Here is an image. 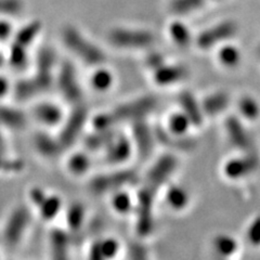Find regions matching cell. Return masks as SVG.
Segmentation results:
<instances>
[{"mask_svg": "<svg viewBox=\"0 0 260 260\" xmlns=\"http://www.w3.org/2000/svg\"><path fill=\"white\" fill-rule=\"evenodd\" d=\"M155 137H156V141H159L161 144L172 146L173 149H177L180 151L191 150L194 146L193 141L190 140L189 138H185L184 136L180 137V136L173 135L172 133L166 132L165 129H161V128H158L157 132L155 130Z\"/></svg>", "mask_w": 260, "mask_h": 260, "instance_id": "d4e9b609", "label": "cell"}, {"mask_svg": "<svg viewBox=\"0 0 260 260\" xmlns=\"http://www.w3.org/2000/svg\"><path fill=\"white\" fill-rule=\"evenodd\" d=\"M259 159L253 152H247L242 157L232 158L224 165L223 172L228 178L240 179L250 175L257 169Z\"/></svg>", "mask_w": 260, "mask_h": 260, "instance_id": "5bb4252c", "label": "cell"}, {"mask_svg": "<svg viewBox=\"0 0 260 260\" xmlns=\"http://www.w3.org/2000/svg\"><path fill=\"white\" fill-rule=\"evenodd\" d=\"M63 43L73 54L90 67H101L107 60V55L100 47L85 37L73 26L65 27L62 31Z\"/></svg>", "mask_w": 260, "mask_h": 260, "instance_id": "7a4b0ae2", "label": "cell"}, {"mask_svg": "<svg viewBox=\"0 0 260 260\" xmlns=\"http://www.w3.org/2000/svg\"><path fill=\"white\" fill-rule=\"evenodd\" d=\"M166 202L174 210H182L190 202L189 193L179 185H172L166 192Z\"/></svg>", "mask_w": 260, "mask_h": 260, "instance_id": "83f0119b", "label": "cell"}, {"mask_svg": "<svg viewBox=\"0 0 260 260\" xmlns=\"http://www.w3.org/2000/svg\"><path fill=\"white\" fill-rule=\"evenodd\" d=\"M88 110L83 103L74 105L69 116L65 118L61 127V132L58 135L60 142L64 149H68L74 144L87 124Z\"/></svg>", "mask_w": 260, "mask_h": 260, "instance_id": "52a82bcc", "label": "cell"}, {"mask_svg": "<svg viewBox=\"0 0 260 260\" xmlns=\"http://www.w3.org/2000/svg\"><path fill=\"white\" fill-rule=\"evenodd\" d=\"M30 210L25 205H19L10 211L0 231V238L7 246L15 247L22 242L30 224Z\"/></svg>", "mask_w": 260, "mask_h": 260, "instance_id": "3957f363", "label": "cell"}, {"mask_svg": "<svg viewBox=\"0 0 260 260\" xmlns=\"http://www.w3.org/2000/svg\"><path fill=\"white\" fill-rule=\"evenodd\" d=\"M134 149L139 153L142 158L151 155L156 142L155 132L146 123L145 119L137 120L133 123V140Z\"/></svg>", "mask_w": 260, "mask_h": 260, "instance_id": "8fae6325", "label": "cell"}, {"mask_svg": "<svg viewBox=\"0 0 260 260\" xmlns=\"http://www.w3.org/2000/svg\"><path fill=\"white\" fill-rule=\"evenodd\" d=\"M56 85L65 101L74 105L81 103L84 94L83 89H81L76 70L72 63L65 62L62 64L58 77H56Z\"/></svg>", "mask_w": 260, "mask_h": 260, "instance_id": "ba28073f", "label": "cell"}, {"mask_svg": "<svg viewBox=\"0 0 260 260\" xmlns=\"http://www.w3.org/2000/svg\"><path fill=\"white\" fill-rule=\"evenodd\" d=\"M158 192L142 184L135 202L136 229L140 237H149L154 229V203Z\"/></svg>", "mask_w": 260, "mask_h": 260, "instance_id": "277c9868", "label": "cell"}, {"mask_svg": "<svg viewBox=\"0 0 260 260\" xmlns=\"http://www.w3.org/2000/svg\"><path fill=\"white\" fill-rule=\"evenodd\" d=\"M111 203L113 209L120 215L129 214L130 211L135 209V202L133 198L126 191H123V189L114 192Z\"/></svg>", "mask_w": 260, "mask_h": 260, "instance_id": "d590c367", "label": "cell"}, {"mask_svg": "<svg viewBox=\"0 0 260 260\" xmlns=\"http://www.w3.org/2000/svg\"><path fill=\"white\" fill-rule=\"evenodd\" d=\"M134 150V144L132 140L124 135H118L114 138V140L105 149L104 152V161L110 165H120L126 162Z\"/></svg>", "mask_w": 260, "mask_h": 260, "instance_id": "7c38bea8", "label": "cell"}, {"mask_svg": "<svg viewBox=\"0 0 260 260\" xmlns=\"http://www.w3.org/2000/svg\"><path fill=\"white\" fill-rule=\"evenodd\" d=\"M70 234L60 228L50 231L49 234V248L53 259H67L69 258L70 250Z\"/></svg>", "mask_w": 260, "mask_h": 260, "instance_id": "ffe728a7", "label": "cell"}, {"mask_svg": "<svg viewBox=\"0 0 260 260\" xmlns=\"http://www.w3.org/2000/svg\"><path fill=\"white\" fill-rule=\"evenodd\" d=\"M23 0H0V18H12L23 12Z\"/></svg>", "mask_w": 260, "mask_h": 260, "instance_id": "ab89813d", "label": "cell"}, {"mask_svg": "<svg viewBox=\"0 0 260 260\" xmlns=\"http://www.w3.org/2000/svg\"><path fill=\"white\" fill-rule=\"evenodd\" d=\"M247 238L253 245H260V217L251 222L247 230Z\"/></svg>", "mask_w": 260, "mask_h": 260, "instance_id": "7bdbcfd3", "label": "cell"}, {"mask_svg": "<svg viewBox=\"0 0 260 260\" xmlns=\"http://www.w3.org/2000/svg\"><path fill=\"white\" fill-rule=\"evenodd\" d=\"M86 211L85 207L80 203H73L67 210V223L72 232H77L83 226L85 221Z\"/></svg>", "mask_w": 260, "mask_h": 260, "instance_id": "e575fe53", "label": "cell"}, {"mask_svg": "<svg viewBox=\"0 0 260 260\" xmlns=\"http://www.w3.org/2000/svg\"><path fill=\"white\" fill-rule=\"evenodd\" d=\"M90 84L93 90L105 92L112 88L114 84V76L109 70L98 67L90 77Z\"/></svg>", "mask_w": 260, "mask_h": 260, "instance_id": "d6a6232c", "label": "cell"}, {"mask_svg": "<svg viewBox=\"0 0 260 260\" xmlns=\"http://www.w3.org/2000/svg\"><path fill=\"white\" fill-rule=\"evenodd\" d=\"M117 136L116 129L100 130L94 129V132L89 134L84 141L86 149L90 152L104 151Z\"/></svg>", "mask_w": 260, "mask_h": 260, "instance_id": "44dd1931", "label": "cell"}, {"mask_svg": "<svg viewBox=\"0 0 260 260\" xmlns=\"http://www.w3.org/2000/svg\"><path fill=\"white\" fill-rule=\"evenodd\" d=\"M42 23L37 20L30 21L26 24H24L20 28L15 29L14 36L11 40V43L18 44L22 47H25L28 49V47L35 42L38 35L42 30Z\"/></svg>", "mask_w": 260, "mask_h": 260, "instance_id": "603a6c76", "label": "cell"}, {"mask_svg": "<svg viewBox=\"0 0 260 260\" xmlns=\"http://www.w3.org/2000/svg\"><path fill=\"white\" fill-rule=\"evenodd\" d=\"M14 32L15 28L10 18H0V43H11Z\"/></svg>", "mask_w": 260, "mask_h": 260, "instance_id": "60d3db41", "label": "cell"}, {"mask_svg": "<svg viewBox=\"0 0 260 260\" xmlns=\"http://www.w3.org/2000/svg\"><path fill=\"white\" fill-rule=\"evenodd\" d=\"M108 39L112 46L119 49H146L155 43L153 32L142 28H113L109 31Z\"/></svg>", "mask_w": 260, "mask_h": 260, "instance_id": "5b68a950", "label": "cell"}, {"mask_svg": "<svg viewBox=\"0 0 260 260\" xmlns=\"http://www.w3.org/2000/svg\"><path fill=\"white\" fill-rule=\"evenodd\" d=\"M27 125L26 114L12 105L0 104V127L20 130Z\"/></svg>", "mask_w": 260, "mask_h": 260, "instance_id": "ac0fdd59", "label": "cell"}, {"mask_svg": "<svg viewBox=\"0 0 260 260\" xmlns=\"http://www.w3.org/2000/svg\"><path fill=\"white\" fill-rule=\"evenodd\" d=\"M224 129L228 139L235 148L244 152H253V141H251L245 127L234 116L228 117L224 123Z\"/></svg>", "mask_w": 260, "mask_h": 260, "instance_id": "4fadbf2b", "label": "cell"}, {"mask_svg": "<svg viewBox=\"0 0 260 260\" xmlns=\"http://www.w3.org/2000/svg\"><path fill=\"white\" fill-rule=\"evenodd\" d=\"M230 103V98L224 92H215L202 101V110L205 116H216L222 113Z\"/></svg>", "mask_w": 260, "mask_h": 260, "instance_id": "cb8c5ba5", "label": "cell"}, {"mask_svg": "<svg viewBox=\"0 0 260 260\" xmlns=\"http://www.w3.org/2000/svg\"><path fill=\"white\" fill-rule=\"evenodd\" d=\"M206 0H172L169 10L176 15H186L201 10Z\"/></svg>", "mask_w": 260, "mask_h": 260, "instance_id": "836d02e7", "label": "cell"}, {"mask_svg": "<svg viewBox=\"0 0 260 260\" xmlns=\"http://www.w3.org/2000/svg\"><path fill=\"white\" fill-rule=\"evenodd\" d=\"M68 169L69 172L74 176H83L89 172L91 168L90 156L86 153L77 152L72 154L68 159Z\"/></svg>", "mask_w": 260, "mask_h": 260, "instance_id": "f546056e", "label": "cell"}, {"mask_svg": "<svg viewBox=\"0 0 260 260\" xmlns=\"http://www.w3.org/2000/svg\"><path fill=\"white\" fill-rule=\"evenodd\" d=\"M34 148L45 158H55L65 150L60 142L58 136L52 137L50 134L40 132L34 136L32 139Z\"/></svg>", "mask_w": 260, "mask_h": 260, "instance_id": "2e32d148", "label": "cell"}, {"mask_svg": "<svg viewBox=\"0 0 260 260\" xmlns=\"http://www.w3.org/2000/svg\"><path fill=\"white\" fill-rule=\"evenodd\" d=\"M179 104L181 107V111L188 116L193 126H202L204 121V112L202 110L201 103L195 99L192 92L183 91L179 95Z\"/></svg>", "mask_w": 260, "mask_h": 260, "instance_id": "d6986e66", "label": "cell"}, {"mask_svg": "<svg viewBox=\"0 0 260 260\" xmlns=\"http://www.w3.org/2000/svg\"><path fill=\"white\" fill-rule=\"evenodd\" d=\"M25 162L20 157H13L9 151L0 149V175H12L23 172Z\"/></svg>", "mask_w": 260, "mask_h": 260, "instance_id": "1f68e13d", "label": "cell"}, {"mask_svg": "<svg viewBox=\"0 0 260 260\" xmlns=\"http://www.w3.org/2000/svg\"><path fill=\"white\" fill-rule=\"evenodd\" d=\"M12 88L13 86L11 85L10 80L6 76L0 75V101L4 100L12 91Z\"/></svg>", "mask_w": 260, "mask_h": 260, "instance_id": "bcb514c9", "label": "cell"}, {"mask_svg": "<svg viewBox=\"0 0 260 260\" xmlns=\"http://www.w3.org/2000/svg\"><path fill=\"white\" fill-rule=\"evenodd\" d=\"M216 253L223 257H229L233 255L238 249V242L230 235L220 234L217 235L213 242Z\"/></svg>", "mask_w": 260, "mask_h": 260, "instance_id": "74e56055", "label": "cell"}, {"mask_svg": "<svg viewBox=\"0 0 260 260\" xmlns=\"http://www.w3.org/2000/svg\"><path fill=\"white\" fill-rule=\"evenodd\" d=\"M168 32L173 42L179 47L185 48L192 42V34L190 29L181 21H174L170 23Z\"/></svg>", "mask_w": 260, "mask_h": 260, "instance_id": "4316f807", "label": "cell"}, {"mask_svg": "<svg viewBox=\"0 0 260 260\" xmlns=\"http://www.w3.org/2000/svg\"><path fill=\"white\" fill-rule=\"evenodd\" d=\"M153 73V80L158 86H170L178 84L179 81L184 80L189 75V71L181 64H167L161 65L160 68Z\"/></svg>", "mask_w": 260, "mask_h": 260, "instance_id": "9a60e30c", "label": "cell"}, {"mask_svg": "<svg viewBox=\"0 0 260 260\" xmlns=\"http://www.w3.org/2000/svg\"><path fill=\"white\" fill-rule=\"evenodd\" d=\"M257 54H258L259 59H260V45H259V47H258V49H257Z\"/></svg>", "mask_w": 260, "mask_h": 260, "instance_id": "7dc6e473", "label": "cell"}, {"mask_svg": "<svg viewBox=\"0 0 260 260\" xmlns=\"http://www.w3.org/2000/svg\"><path fill=\"white\" fill-rule=\"evenodd\" d=\"M128 256L133 259H144L148 257V250L139 243H134L129 246Z\"/></svg>", "mask_w": 260, "mask_h": 260, "instance_id": "f6af8a7d", "label": "cell"}, {"mask_svg": "<svg viewBox=\"0 0 260 260\" xmlns=\"http://www.w3.org/2000/svg\"><path fill=\"white\" fill-rule=\"evenodd\" d=\"M157 100L154 96L144 95L121 103L108 112L96 114L92 119L94 129L108 130L116 129L119 124L134 123L137 120L145 119L156 109Z\"/></svg>", "mask_w": 260, "mask_h": 260, "instance_id": "6da1fadb", "label": "cell"}, {"mask_svg": "<svg viewBox=\"0 0 260 260\" xmlns=\"http://www.w3.org/2000/svg\"><path fill=\"white\" fill-rule=\"evenodd\" d=\"M46 197H47L46 191L43 188H40V186H34V188H31L29 190V193H28V199H29L30 204L36 208L42 204V202L45 200Z\"/></svg>", "mask_w": 260, "mask_h": 260, "instance_id": "ee69618b", "label": "cell"}, {"mask_svg": "<svg viewBox=\"0 0 260 260\" xmlns=\"http://www.w3.org/2000/svg\"><path fill=\"white\" fill-rule=\"evenodd\" d=\"M6 60L12 69L16 71L23 70L28 63L27 48L11 43L9 52L6 55Z\"/></svg>", "mask_w": 260, "mask_h": 260, "instance_id": "f1b7e54d", "label": "cell"}, {"mask_svg": "<svg viewBox=\"0 0 260 260\" xmlns=\"http://www.w3.org/2000/svg\"><path fill=\"white\" fill-rule=\"evenodd\" d=\"M138 181V175L133 169H120L116 172L102 174L91 179L90 190L95 194L111 193L133 185Z\"/></svg>", "mask_w": 260, "mask_h": 260, "instance_id": "8992f818", "label": "cell"}, {"mask_svg": "<svg viewBox=\"0 0 260 260\" xmlns=\"http://www.w3.org/2000/svg\"><path fill=\"white\" fill-rule=\"evenodd\" d=\"M165 63H166L165 56L162 55L160 52H157V51L156 52L155 51L150 52L145 58V67L152 72L157 70L158 68L161 67V65H164Z\"/></svg>", "mask_w": 260, "mask_h": 260, "instance_id": "b9f144b4", "label": "cell"}, {"mask_svg": "<svg viewBox=\"0 0 260 260\" xmlns=\"http://www.w3.org/2000/svg\"><path fill=\"white\" fill-rule=\"evenodd\" d=\"M237 23L231 20L223 21L200 32L197 37V45L202 50H208L219 44L230 40L237 35Z\"/></svg>", "mask_w": 260, "mask_h": 260, "instance_id": "9c48e42d", "label": "cell"}, {"mask_svg": "<svg viewBox=\"0 0 260 260\" xmlns=\"http://www.w3.org/2000/svg\"><path fill=\"white\" fill-rule=\"evenodd\" d=\"M62 110L52 102H42L36 104L32 109V116L38 123L47 127H53L62 123L63 114Z\"/></svg>", "mask_w": 260, "mask_h": 260, "instance_id": "e0dca14e", "label": "cell"}, {"mask_svg": "<svg viewBox=\"0 0 260 260\" xmlns=\"http://www.w3.org/2000/svg\"><path fill=\"white\" fill-rule=\"evenodd\" d=\"M192 123L190 118L185 114L180 111L173 113L169 116L167 121V130L173 135L183 137L189 132V129L192 127Z\"/></svg>", "mask_w": 260, "mask_h": 260, "instance_id": "4dcf8cb0", "label": "cell"}, {"mask_svg": "<svg viewBox=\"0 0 260 260\" xmlns=\"http://www.w3.org/2000/svg\"><path fill=\"white\" fill-rule=\"evenodd\" d=\"M120 245L118 241L107 238L94 242L89 249V258L92 260H103L114 258L119 251Z\"/></svg>", "mask_w": 260, "mask_h": 260, "instance_id": "7402d4cb", "label": "cell"}, {"mask_svg": "<svg viewBox=\"0 0 260 260\" xmlns=\"http://www.w3.org/2000/svg\"><path fill=\"white\" fill-rule=\"evenodd\" d=\"M178 160L172 154H165L161 155L154 165L149 169L145 176L143 184L150 186V188L156 190L157 192L164 185L169 178L172 177L177 169Z\"/></svg>", "mask_w": 260, "mask_h": 260, "instance_id": "30bf717a", "label": "cell"}, {"mask_svg": "<svg viewBox=\"0 0 260 260\" xmlns=\"http://www.w3.org/2000/svg\"><path fill=\"white\" fill-rule=\"evenodd\" d=\"M239 111L247 119H256L259 116L260 109L258 103L251 96H243L239 101Z\"/></svg>", "mask_w": 260, "mask_h": 260, "instance_id": "f35d334b", "label": "cell"}, {"mask_svg": "<svg viewBox=\"0 0 260 260\" xmlns=\"http://www.w3.org/2000/svg\"><path fill=\"white\" fill-rule=\"evenodd\" d=\"M61 209H62V200L55 194H51V195L47 194V197L42 202V204L37 207L40 217L47 221L53 220V219L60 214Z\"/></svg>", "mask_w": 260, "mask_h": 260, "instance_id": "484cf974", "label": "cell"}, {"mask_svg": "<svg viewBox=\"0 0 260 260\" xmlns=\"http://www.w3.org/2000/svg\"><path fill=\"white\" fill-rule=\"evenodd\" d=\"M218 59L225 68L238 67L242 59L239 49L233 45H223L218 51Z\"/></svg>", "mask_w": 260, "mask_h": 260, "instance_id": "8d00e7d4", "label": "cell"}]
</instances>
